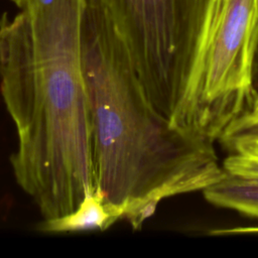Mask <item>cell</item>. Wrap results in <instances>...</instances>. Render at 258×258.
Returning <instances> with one entry per match:
<instances>
[{"label": "cell", "instance_id": "cell-1", "mask_svg": "<svg viewBox=\"0 0 258 258\" xmlns=\"http://www.w3.org/2000/svg\"><path fill=\"white\" fill-rule=\"evenodd\" d=\"M0 17V93L14 123L16 182L43 220L97 187L81 55L84 0H11Z\"/></svg>", "mask_w": 258, "mask_h": 258}, {"label": "cell", "instance_id": "cell-2", "mask_svg": "<svg viewBox=\"0 0 258 258\" xmlns=\"http://www.w3.org/2000/svg\"><path fill=\"white\" fill-rule=\"evenodd\" d=\"M81 55L97 187L133 229L161 201L225 174L214 142L172 126L153 107L117 38L82 22Z\"/></svg>", "mask_w": 258, "mask_h": 258}, {"label": "cell", "instance_id": "cell-3", "mask_svg": "<svg viewBox=\"0 0 258 258\" xmlns=\"http://www.w3.org/2000/svg\"><path fill=\"white\" fill-rule=\"evenodd\" d=\"M218 0H84V24L126 48L145 94L172 126L201 136L200 64Z\"/></svg>", "mask_w": 258, "mask_h": 258}, {"label": "cell", "instance_id": "cell-4", "mask_svg": "<svg viewBox=\"0 0 258 258\" xmlns=\"http://www.w3.org/2000/svg\"><path fill=\"white\" fill-rule=\"evenodd\" d=\"M258 42L257 0H218L200 64L202 136L221 138L257 98L254 61Z\"/></svg>", "mask_w": 258, "mask_h": 258}, {"label": "cell", "instance_id": "cell-5", "mask_svg": "<svg viewBox=\"0 0 258 258\" xmlns=\"http://www.w3.org/2000/svg\"><path fill=\"white\" fill-rule=\"evenodd\" d=\"M205 199L212 205L237 211L258 219V179L236 175L225 171L215 183L203 190ZM258 233V228H235L212 231L214 235Z\"/></svg>", "mask_w": 258, "mask_h": 258}, {"label": "cell", "instance_id": "cell-6", "mask_svg": "<svg viewBox=\"0 0 258 258\" xmlns=\"http://www.w3.org/2000/svg\"><path fill=\"white\" fill-rule=\"evenodd\" d=\"M123 220L122 211L109 203L97 188L70 214L60 218L42 220L37 230L43 233H75L92 230H106L117 221Z\"/></svg>", "mask_w": 258, "mask_h": 258}, {"label": "cell", "instance_id": "cell-7", "mask_svg": "<svg viewBox=\"0 0 258 258\" xmlns=\"http://www.w3.org/2000/svg\"><path fill=\"white\" fill-rule=\"evenodd\" d=\"M258 139V111H250L233 122L219 139L221 143L230 149L233 145Z\"/></svg>", "mask_w": 258, "mask_h": 258}, {"label": "cell", "instance_id": "cell-8", "mask_svg": "<svg viewBox=\"0 0 258 258\" xmlns=\"http://www.w3.org/2000/svg\"><path fill=\"white\" fill-rule=\"evenodd\" d=\"M222 165L229 173L258 179V155L232 152Z\"/></svg>", "mask_w": 258, "mask_h": 258}, {"label": "cell", "instance_id": "cell-9", "mask_svg": "<svg viewBox=\"0 0 258 258\" xmlns=\"http://www.w3.org/2000/svg\"><path fill=\"white\" fill-rule=\"evenodd\" d=\"M229 150H231L232 152H242L258 155V139L239 142L233 145Z\"/></svg>", "mask_w": 258, "mask_h": 258}, {"label": "cell", "instance_id": "cell-10", "mask_svg": "<svg viewBox=\"0 0 258 258\" xmlns=\"http://www.w3.org/2000/svg\"><path fill=\"white\" fill-rule=\"evenodd\" d=\"M257 6H258V0H257ZM253 78H254V86H255V89L258 94V42H257V48H256V53H255Z\"/></svg>", "mask_w": 258, "mask_h": 258}, {"label": "cell", "instance_id": "cell-11", "mask_svg": "<svg viewBox=\"0 0 258 258\" xmlns=\"http://www.w3.org/2000/svg\"><path fill=\"white\" fill-rule=\"evenodd\" d=\"M251 111H258V94H257V98H256V101H255V104H254V107Z\"/></svg>", "mask_w": 258, "mask_h": 258}]
</instances>
